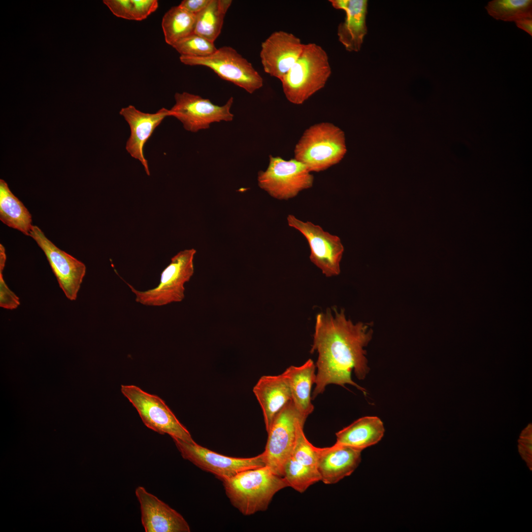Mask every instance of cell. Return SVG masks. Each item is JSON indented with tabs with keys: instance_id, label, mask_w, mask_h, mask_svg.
Segmentation results:
<instances>
[{
	"instance_id": "6da1fadb",
	"label": "cell",
	"mask_w": 532,
	"mask_h": 532,
	"mask_svg": "<svg viewBox=\"0 0 532 532\" xmlns=\"http://www.w3.org/2000/svg\"><path fill=\"white\" fill-rule=\"evenodd\" d=\"M333 310L334 314L328 309L316 317L311 353L316 351L318 357L313 399L332 384L344 387L349 384L366 393L352 380L351 372L354 371L356 377L362 380L369 371L364 347L372 338L371 327L362 322L354 324L347 319L342 309L339 312Z\"/></svg>"
},
{
	"instance_id": "7a4b0ae2",
	"label": "cell",
	"mask_w": 532,
	"mask_h": 532,
	"mask_svg": "<svg viewBox=\"0 0 532 532\" xmlns=\"http://www.w3.org/2000/svg\"><path fill=\"white\" fill-rule=\"evenodd\" d=\"M223 482L231 503L244 515L265 511L274 495L289 487L283 477L266 466L242 471Z\"/></svg>"
},
{
	"instance_id": "3957f363",
	"label": "cell",
	"mask_w": 532,
	"mask_h": 532,
	"mask_svg": "<svg viewBox=\"0 0 532 532\" xmlns=\"http://www.w3.org/2000/svg\"><path fill=\"white\" fill-rule=\"evenodd\" d=\"M332 73L328 54L320 45L304 44L301 55L280 80L289 101L301 104L325 86Z\"/></svg>"
},
{
	"instance_id": "277c9868",
	"label": "cell",
	"mask_w": 532,
	"mask_h": 532,
	"mask_svg": "<svg viewBox=\"0 0 532 532\" xmlns=\"http://www.w3.org/2000/svg\"><path fill=\"white\" fill-rule=\"evenodd\" d=\"M344 132L328 122L313 125L303 133L294 150V159L311 172H320L338 164L346 153Z\"/></svg>"
},
{
	"instance_id": "5b68a950",
	"label": "cell",
	"mask_w": 532,
	"mask_h": 532,
	"mask_svg": "<svg viewBox=\"0 0 532 532\" xmlns=\"http://www.w3.org/2000/svg\"><path fill=\"white\" fill-rule=\"evenodd\" d=\"M196 253V250L191 248L181 251L174 255L162 272L160 282L156 287L141 291L127 283L134 294L135 301L149 306H162L182 301L185 298V284L194 273Z\"/></svg>"
},
{
	"instance_id": "8992f818",
	"label": "cell",
	"mask_w": 532,
	"mask_h": 532,
	"mask_svg": "<svg viewBox=\"0 0 532 532\" xmlns=\"http://www.w3.org/2000/svg\"><path fill=\"white\" fill-rule=\"evenodd\" d=\"M188 66H201L213 70L221 78L253 93L263 85V79L252 64L233 48L224 46L212 54L202 57L180 56Z\"/></svg>"
},
{
	"instance_id": "52a82bcc",
	"label": "cell",
	"mask_w": 532,
	"mask_h": 532,
	"mask_svg": "<svg viewBox=\"0 0 532 532\" xmlns=\"http://www.w3.org/2000/svg\"><path fill=\"white\" fill-rule=\"evenodd\" d=\"M123 395L138 412L144 424L161 434H167L189 443H195L189 431L177 419L165 402L134 385H121Z\"/></svg>"
},
{
	"instance_id": "ba28073f",
	"label": "cell",
	"mask_w": 532,
	"mask_h": 532,
	"mask_svg": "<svg viewBox=\"0 0 532 532\" xmlns=\"http://www.w3.org/2000/svg\"><path fill=\"white\" fill-rule=\"evenodd\" d=\"M257 179L260 188L271 197L288 200L312 187L314 177L305 165L294 158L287 161L270 155L267 168L258 172Z\"/></svg>"
},
{
	"instance_id": "9c48e42d",
	"label": "cell",
	"mask_w": 532,
	"mask_h": 532,
	"mask_svg": "<svg viewBox=\"0 0 532 532\" xmlns=\"http://www.w3.org/2000/svg\"><path fill=\"white\" fill-rule=\"evenodd\" d=\"M172 439L183 459L202 470L212 473L222 481L242 471L266 466L263 452L251 458L232 457L215 452L196 442Z\"/></svg>"
},
{
	"instance_id": "30bf717a",
	"label": "cell",
	"mask_w": 532,
	"mask_h": 532,
	"mask_svg": "<svg viewBox=\"0 0 532 532\" xmlns=\"http://www.w3.org/2000/svg\"><path fill=\"white\" fill-rule=\"evenodd\" d=\"M300 422L305 423L292 400L277 414L267 432L268 437L263 452L266 466L280 476L283 477L284 465L291 456L297 425Z\"/></svg>"
},
{
	"instance_id": "8fae6325",
	"label": "cell",
	"mask_w": 532,
	"mask_h": 532,
	"mask_svg": "<svg viewBox=\"0 0 532 532\" xmlns=\"http://www.w3.org/2000/svg\"><path fill=\"white\" fill-rule=\"evenodd\" d=\"M175 103L170 109L171 116L179 120L184 128L196 133L209 128L214 122L233 121L230 109L233 102L231 97L222 106L213 104L209 99L187 92L176 93Z\"/></svg>"
},
{
	"instance_id": "7c38bea8",
	"label": "cell",
	"mask_w": 532,
	"mask_h": 532,
	"mask_svg": "<svg viewBox=\"0 0 532 532\" xmlns=\"http://www.w3.org/2000/svg\"><path fill=\"white\" fill-rule=\"evenodd\" d=\"M289 227L299 231L306 239L310 249V261L327 277L338 275L344 247L340 238L324 231L310 221L303 222L292 214L288 215Z\"/></svg>"
},
{
	"instance_id": "4fadbf2b",
	"label": "cell",
	"mask_w": 532,
	"mask_h": 532,
	"mask_svg": "<svg viewBox=\"0 0 532 532\" xmlns=\"http://www.w3.org/2000/svg\"><path fill=\"white\" fill-rule=\"evenodd\" d=\"M29 236L44 253L66 297L70 300H75L86 273L84 264L60 249L36 226H32Z\"/></svg>"
},
{
	"instance_id": "5bb4252c",
	"label": "cell",
	"mask_w": 532,
	"mask_h": 532,
	"mask_svg": "<svg viewBox=\"0 0 532 532\" xmlns=\"http://www.w3.org/2000/svg\"><path fill=\"white\" fill-rule=\"evenodd\" d=\"M304 46L292 33H272L261 44L260 56L264 71L280 80L299 57Z\"/></svg>"
},
{
	"instance_id": "9a60e30c",
	"label": "cell",
	"mask_w": 532,
	"mask_h": 532,
	"mask_svg": "<svg viewBox=\"0 0 532 532\" xmlns=\"http://www.w3.org/2000/svg\"><path fill=\"white\" fill-rule=\"evenodd\" d=\"M135 496L140 504L141 523L146 532H190L187 522L177 511L147 492L137 487Z\"/></svg>"
},
{
	"instance_id": "2e32d148",
	"label": "cell",
	"mask_w": 532,
	"mask_h": 532,
	"mask_svg": "<svg viewBox=\"0 0 532 532\" xmlns=\"http://www.w3.org/2000/svg\"><path fill=\"white\" fill-rule=\"evenodd\" d=\"M120 114L129 125L131 135L128 139L126 149L133 158L138 160L149 176L150 170L147 160L143 154V148L146 141L152 134L155 129L166 117L171 116L170 109L162 108L154 113H145L130 105L122 108Z\"/></svg>"
},
{
	"instance_id": "e0dca14e",
	"label": "cell",
	"mask_w": 532,
	"mask_h": 532,
	"mask_svg": "<svg viewBox=\"0 0 532 532\" xmlns=\"http://www.w3.org/2000/svg\"><path fill=\"white\" fill-rule=\"evenodd\" d=\"M361 452L336 444L320 448L317 468L321 481L326 484H332L350 475L361 462Z\"/></svg>"
},
{
	"instance_id": "ac0fdd59",
	"label": "cell",
	"mask_w": 532,
	"mask_h": 532,
	"mask_svg": "<svg viewBox=\"0 0 532 532\" xmlns=\"http://www.w3.org/2000/svg\"><path fill=\"white\" fill-rule=\"evenodd\" d=\"M335 9L344 10L346 17L337 28L339 41L349 52L360 50L365 35L367 33L366 0H330Z\"/></svg>"
},
{
	"instance_id": "d6986e66",
	"label": "cell",
	"mask_w": 532,
	"mask_h": 532,
	"mask_svg": "<svg viewBox=\"0 0 532 532\" xmlns=\"http://www.w3.org/2000/svg\"><path fill=\"white\" fill-rule=\"evenodd\" d=\"M253 392L262 409L267 432L277 414L292 400L287 380L283 373L263 376L254 386Z\"/></svg>"
},
{
	"instance_id": "ffe728a7",
	"label": "cell",
	"mask_w": 532,
	"mask_h": 532,
	"mask_svg": "<svg viewBox=\"0 0 532 532\" xmlns=\"http://www.w3.org/2000/svg\"><path fill=\"white\" fill-rule=\"evenodd\" d=\"M315 368L316 365L310 359L299 366H289L282 373L287 380L294 404L305 422L314 410L311 395L312 385L316 381Z\"/></svg>"
},
{
	"instance_id": "44dd1931",
	"label": "cell",
	"mask_w": 532,
	"mask_h": 532,
	"mask_svg": "<svg viewBox=\"0 0 532 532\" xmlns=\"http://www.w3.org/2000/svg\"><path fill=\"white\" fill-rule=\"evenodd\" d=\"M384 432L383 423L379 418L365 416L337 432L335 444L362 451L380 441Z\"/></svg>"
},
{
	"instance_id": "7402d4cb",
	"label": "cell",
	"mask_w": 532,
	"mask_h": 532,
	"mask_svg": "<svg viewBox=\"0 0 532 532\" xmlns=\"http://www.w3.org/2000/svg\"><path fill=\"white\" fill-rule=\"evenodd\" d=\"M0 219L9 227L28 236L33 226L31 214L2 179L0 180Z\"/></svg>"
},
{
	"instance_id": "603a6c76",
	"label": "cell",
	"mask_w": 532,
	"mask_h": 532,
	"mask_svg": "<svg viewBox=\"0 0 532 532\" xmlns=\"http://www.w3.org/2000/svg\"><path fill=\"white\" fill-rule=\"evenodd\" d=\"M232 3L231 0H211L196 15L194 33L214 42L221 33L225 15Z\"/></svg>"
},
{
	"instance_id": "cb8c5ba5",
	"label": "cell",
	"mask_w": 532,
	"mask_h": 532,
	"mask_svg": "<svg viewBox=\"0 0 532 532\" xmlns=\"http://www.w3.org/2000/svg\"><path fill=\"white\" fill-rule=\"evenodd\" d=\"M196 15L179 5L170 8L164 15L162 27L167 44H174L194 33Z\"/></svg>"
},
{
	"instance_id": "d4e9b609",
	"label": "cell",
	"mask_w": 532,
	"mask_h": 532,
	"mask_svg": "<svg viewBox=\"0 0 532 532\" xmlns=\"http://www.w3.org/2000/svg\"><path fill=\"white\" fill-rule=\"evenodd\" d=\"M103 2L116 16L135 21L146 19L158 7L157 0H104Z\"/></svg>"
},
{
	"instance_id": "484cf974",
	"label": "cell",
	"mask_w": 532,
	"mask_h": 532,
	"mask_svg": "<svg viewBox=\"0 0 532 532\" xmlns=\"http://www.w3.org/2000/svg\"><path fill=\"white\" fill-rule=\"evenodd\" d=\"M488 13L494 18L506 22L532 17V0H493L485 6Z\"/></svg>"
},
{
	"instance_id": "4316f807",
	"label": "cell",
	"mask_w": 532,
	"mask_h": 532,
	"mask_svg": "<svg viewBox=\"0 0 532 532\" xmlns=\"http://www.w3.org/2000/svg\"><path fill=\"white\" fill-rule=\"evenodd\" d=\"M283 477L289 487L299 493L304 492L309 486L321 481L317 468L301 464L292 457L284 465Z\"/></svg>"
},
{
	"instance_id": "83f0119b",
	"label": "cell",
	"mask_w": 532,
	"mask_h": 532,
	"mask_svg": "<svg viewBox=\"0 0 532 532\" xmlns=\"http://www.w3.org/2000/svg\"><path fill=\"white\" fill-rule=\"evenodd\" d=\"M180 56L202 57L216 50L214 42L194 33L182 38L172 46Z\"/></svg>"
},
{
	"instance_id": "f1b7e54d",
	"label": "cell",
	"mask_w": 532,
	"mask_h": 532,
	"mask_svg": "<svg viewBox=\"0 0 532 532\" xmlns=\"http://www.w3.org/2000/svg\"><path fill=\"white\" fill-rule=\"evenodd\" d=\"M304 424L300 422L297 425L296 440L291 457L301 464L317 468L320 448L315 447L307 440L303 432Z\"/></svg>"
},
{
	"instance_id": "f546056e",
	"label": "cell",
	"mask_w": 532,
	"mask_h": 532,
	"mask_svg": "<svg viewBox=\"0 0 532 532\" xmlns=\"http://www.w3.org/2000/svg\"><path fill=\"white\" fill-rule=\"evenodd\" d=\"M20 305L19 298L5 284L0 272V306L7 309H14Z\"/></svg>"
},
{
	"instance_id": "4dcf8cb0",
	"label": "cell",
	"mask_w": 532,
	"mask_h": 532,
	"mask_svg": "<svg viewBox=\"0 0 532 532\" xmlns=\"http://www.w3.org/2000/svg\"><path fill=\"white\" fill-rule=\"evenodd\" d=\"M210 1L211 0H184L179 6L196 15L204 9Z\"/></svg>"
},
{
	"instance_id": "1f68e13d",
	"label": "cell",
	"mask_w": 532,
	"mask_h": 532,
	"mask_svg": "<svg viewBox=\"0 0 532 532\" xmlns=\"http://www.w3.org/2000/svg\"><path fill=\"white\" fill-rule=\"evenodd\" d=\"M515 22L517 27L532 36V17H525Z\"/></svg>"
},
{
	"instance_id": "d6a6232c",
	"label": "cell",
	"mask_w": 532,
	"mask_h": 532,
	"mask_svg": "<svg viewBox=\"0 0 532 532\" xmlns=\"http://www.w3.org/2000/svg\"><path fill=\"white\" fill-rule=\"evenodd\" d=\"M6 254L3 246L0 244V272H2L6 262Z\"/></svg>"
}]
</instances>
